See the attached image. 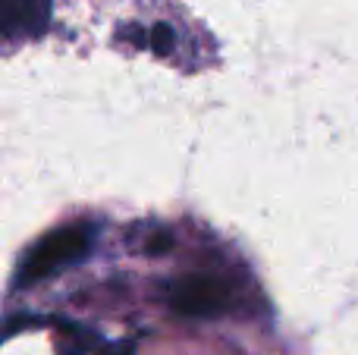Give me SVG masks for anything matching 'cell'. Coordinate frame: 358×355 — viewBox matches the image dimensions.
<instances>
[{"instance_id": "cell-1", "label": "cell", "mask_w": 358, "mask_h": 355, "mask_svg": "<svg viewBox=\"0 0 358 355\" xmlns=\"http://www.w3.org/2000/svg\"><path fill=\"white\" fill-rule=\"evenodd\" d=\"M92 226L88 224H73V226H60V230L48 233L35 249L29 252V258L19 268V287H31V283H41L48 277L60 274V270L73 268L76 261L88 255L92 249Z\"/></svg>"}, {"instance_id": "cell-2", "label": "cell", "mask_w": 358, "mask_h": 355, "mask_svg": "<svg viewBox=\"0 0 358 355\" xmlns=\"http://www.w3.org/2000/svg\"><path fill=\"white\" fill-rule=\"evenodd\" d=\"M170 302L182 314H220L233 305V287L217 274H185L170 283Z\"/></svg>"}, {"instance_id": "cell-3", "label": "cell", "mask_w": 358, "mask_h": 355, "mask_svg": "<svg viewBox=\"0 0 358 355\" xmlns=\"http://www.w3.org/2000/svg\"><path fill=\"white\" fill-rule=\"evenodd\" d=\"M48 19L44 0H3V31L6 38L38 31Z\"/></svg>"}]
</instances>
